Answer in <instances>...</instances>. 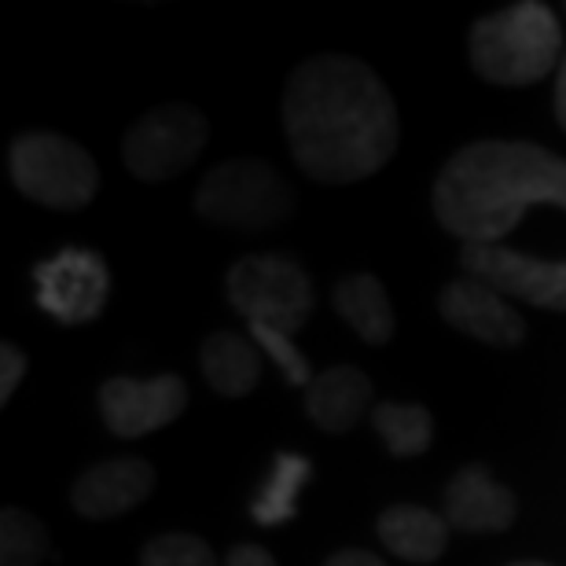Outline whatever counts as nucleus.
<instances>
[{
	"instance_id": "1",
	"label": "nucleus",
	"mask_w": 566,
	"mask_h": 566,
	"mask_svg": "<svg viewBox=\"0 0 566 566\" xmlns=\"http://www.w3.org/2000/svg\"><path fill=\"white\" fill-rule=\"evenodd\" d=\"M280 126L291 158L316 185L346 188L398 155V99L368 63L313 55L283 85Z\"/></svg>"
},
{
	"instance_id": "2",
	"label": "nucleus",
	"mask_w": 566,
	"mask_h": 566,
	"mask_svg": "<svg viewBox=\"0 0 566 566\" xmlns=\"http://www.w3.org/2000/svg\"><path fill=\"white\" fill-rule=\"evenodd\" d=\"M566 210V158L530 140H474L446 158L430 188L434 221L463 247H496L530 207Z\"/></svg>"
},
{
	"instance_id": "3",
	"label": "nucleus",
	"mask_w": 566,
	"mask_h": 566,
	"mask_svg": "<svg viewBox=\"0 0 566 566\" xmlns=\"http://www.w3.org/2000/svg\"><path fill=\"white\" fill-rule=\"evenodd\" d=\"M468 55L482 82L501 88H526L559 71L566 41L556 11L541 0H518V4L474 22Z\"/></svg>"
},
{
	"instance_id": "4",
	"label": "nucleus",
	"mask_w": 566,
	"mask_h": 566,
	"mask_svg": "<svg viewBox=\"0 0 566 566\" xmlns=\"http://www.w3.org/2000/svg\"><path fill=\"white\" fill-rule=\"evenodd\" d=\"M8 177L15 191L44 210H82L99 191L96 158L55 129L19 133L8 144Z\"/></svg>"
},
{
	"instance_id": "5",
	"label": "nucleus",
	"mask_w": 566,
	"mask_h": 566,
	"mask_svg": "<svg viewBox=\"0 0 566 566\" xmlns=\"http://www.w3.org/2000/svg\"><path fill=\"white\" fill-rule=\"evenodd\" d=\"M294 191L265 158H229L196 188V213L232 232H269L291 218Z\"/></svg>"
},
{
	"instance_id": "6",
	"label": "nucleus",
	"mask_w": 566,
	"mask_h": 566,
	"mask_svg": "<svg viewBox=\"0 0 566 566\" xmlns=\"http://www.w3.org/2000/svg\"><path fill=\"white\" fill-rule=\"evenodd\" d=\"M224 294L254 332L298 335L313 316L316 294L310 273L283 254H247L224 273Z\"/></svg>"
},
{
	"instance_id": "7",
	"label": "nucleus",
	"mask_w": 566,
	"mask_h": 566,
	"mask_svg": "<svg viewBox=\"0 0 566 566\" xmlns=\"http://www.w3.org/2000/svg\"><path fill=\"white\" fill-rule=\"evenodd\" d=\"M210 140V126L199 107L163 104L137 118L122 137V163L137 180L163 185L177 180L202 155Z\"/></svg>"
},
{
	"instance_id": "8",
	"label": "nucleus",
	"mask_w": 566,
	"mask_h": 566,
	"mask_svg": "<svg viewBox=\"0 0 566 566\" xmlns=\"http://www.w3.org/2000/svg\"><path fill=\"white\" fill-rule=\"evenodd\" d=\"M33 283H38V305L63 327L93 324L111 298V269L88 247H66L44 258L33 269Z\"/></svg>"
},
{
	"instance_id": "9",
	"label": "nucleus",
	"mask_w": 566,
	"mask_h": 566,
	"mask_svg": "<svg viewBox=\"0 0 566 566\" xmlns=\"http://www.w3.org/2000/svg\"><path fill=\"white\" fill-rule=\"evenodd\" d=\"M460 269L474 280L490 283L504 298L537 305V310L566 313V262L512 251V247H463Z\"/></svg>"
},
{
	"instance_id": "10",
	"label": "nucleus",
	"mask_w": 566,
	"mask_h": 566,
	"mask_svg": "<svg viewBox=\"0 0 566 566\" xmlns=\"http://www.w3.org/2000/svg\"><path fill=\"white\" fill-rule=\"evenodd\" d=\"M96 405L111 434L133 441L180 420V412L188 409V387L174 371H163L155 379L115 376L99 387Z\"/></svg>"
},
{
	"instance_id": "11",
	"label": "nucleus",
	"mask_w": 566,
	"mask_h": 566,
	"mask_svg": "<svg viewBox=\"0 0 566 566\" xmlns=\"http://www.w3.org/2000/svg\"><path fill=\"white\" fill-rule=\"evenodd\" d=\"M438 313L449 327H457L460 335L485 343L493 349H515L526 338V321L515 310L512 298H504L501 291L490 283L460 273L449 280L438 294Z\"/></svg>"
},
{
	"instance_id": "12",
	"label": "nucleus",
	"mask_w": 566,
	"mask_h": 566,
	"mask_svg": "<svg viewBox=\"0 0 566 566\" xmlns=\"http://www.w3.org/2000/svg\"><path fill=\"white\" fill-rule=\"evenodd\" d=\"M158 482L155 468L144 457H107L85 468L71 485L74 515L88 523H107V518L129 515L151 496Z\"/></svg>"
},
{
	"instance_id": "13",
	"label": "nucleus",
	"mask_w": 566,
	"mask_h": 566,
	"mask_svg": "<svg viewBox=\"0 0 566 566\" xmlns=\"http://www.w3.org/2000/svg\"><path fill=\"white\" fill-rule=\"evenodd\" d=\"M441 515L460 534H504L515 523L518 504L515 493L493 471H485L482 463H471V468H463L449 479L446 512Z\"/></svg>"
},
{
	"instance_id": "14",
	"label": "nucleus",
	"mask_w": 566,
	"mask_h": 566,
	"mask_svg": "<svg viewBox=\"0 0 566 566\" xmlns=\"http://www.w3.org/2000/svg\"><path fill=\"white\" fill-rule=\"evenodd\" d=\"M371 405V379L357 365H332L316 371L305 387V416L324 430V434H349L357 430Z\"/></svg>"
},
{
	"instance_id": "15",
	"label": "nucleus",
	"mask_w": 566,
	"mask_h": 566,
	"mask_svg": "<svg viewBox=\"0 0 566 566\" xmlns=\"http://www.w3.org/2000/svg\"><path fill=\"white\" fill-rule=\"evenodd\" d=\"M262 346L251 335L240 332H213L199 346V371L202 382L218 398L240 401L258 382H262Z\"/></svg>"
},
{
	"instance_id": "16",
	"label": "nucleus",
	"mask_w": 566,
	"mask_h": 566,
	"mask_svg": "<svg viewBox=\"0 0 566 566\" xmlns=\"http://www.w3.org/2000/svg\"><path fill=\"white\" fill-rule=\"evenodd\" d=\"M449 518L420 504H390L376 518V534L390 556L405 563H438L449 548Z\"/></svg>"
},
{
	"instance_id": "17",
	"label": "nucleus",
	"mask_w": 566,
	"mask_h": 566,
	"mask_svg": "<svg viewBox=\"0 0 566 566\" xmlns=\"http://www.w3.org/2000/svg\"><path fill=\"white\" fill-rule=\"evenodd\" d=\"M335 313L349 324L360 343L368 346H387L394 332H398V313L382 280L376 273H349L335 283L332 291Z\"/></svg>"
},
{
	"instance_id": "18",
	"label": "nucleus",
	"mask_w": 566,
	"mask_h": 566,
	"mask_svg": "<svg viewBox=\"0 0 566 566\" xmlns=\"http://www.w3.org/2000/svg\"><path fill=\"white\" fill-rule=\"evenodd\" d=\"M371 427L398 460L423 457L434 446V416L420 401H379L371 412Z\"/></svg>"
},
{
	"instance_id": "19",
	"label": "nucleus",
	"mask_w": 566,
	"mask_h": 566,
	"mask_svg": "<svg viewBox=\"0 0 566 566\" xmlns=\"http://www.w3.org/2000/svg\"><path fill=\"white\" fill-rule=\"evenodd\" d=\"M310 474H313V463L305 457H298V452H276L273 471H269L265 485L251 501L254 523L258 526L291 523L294 512H298V493H302V485L310 482Z\"/></svg>"
},
{
	"instance_id": "20",
	"label": "nucleus",
	"mask_w": 566,
	"mask_h": 566,
	"mask_svg": "<svg viewBox=\"0 0 566 566\" xmlns=\"http://www.w3.org/2000/svg\"><path fill=\"white\" fill-rule=\"evenodd\" d=\"M49 559V530L27 507L0 515V566H38Z\"/></svg>"
},
{
	"instance_id": "21",
	"label": "nucleus",
	"mask_w": 566,
	"mask_h": 566,
	"mask_svg": "<svg viewBox=\"0 0 566 566\" xmlns=\"http://www.w3.org/2000/svg\"><path fill=\"white\" fill-rule=\"evenodd\" d=\"M140 566H224V563L218 559L210 541L185 534V530H169V534L147 541L140 552Z\"/></svg>"
},
{
	"instance_id": "22",
	"label": "nucleus",
	"mask_w": 566,
	"mask_h": 566,
	"mask_svg": "<svg viewBox=\"0 0 566 566\" xmlns=\"http://www.w3.org/2000/svg\"><path fill=\"white\" fill-rule=\"evenodd\" d=\"M251 338L258 346H262L265 357H273L276 365L283 368V376H287V382H294V387H310L313 376H310V360L302 357V349L294 346L291 335H273V332H254L251 327Z\"/></svg>"
},
{
	"instance_id": "23",
	"label": "nucleus",
	"mask_w": 566,
	"mask_h": 566,
	"mask_svg": "<svg viewBox=\"0 0 566 566\" xmlns=\"http://www.w3.org/2000/svg\"><path fill=\"white\" fill-rule=\"evenodd\" d=\"M22 376H27V354L15 343H0V405L11 401Z\"/></svg>"
},
{
	"instance_id": "24",
	"label": "nucleus",
	"mask_w": 566,
	"mask_h": 566,
	"mask_svg": "<svg viewBox=\"0 0 566 566\" xmlns=\"http://www.w3.org/2000/svg\"><path fill=\"white\" fill-rule=\"evenodd\" d=\"M324 566H390L387 559H379L368 548H338L324 559Z\"/></svg>"
},
{
	"instance_id": "25",
	"label": "nucleus",
	"mask_w": 566,
	"mask_h": 566,
	"mask_svg": "<svg viewBox=\"0 0 566 566\" xmlns=\"http://www.w3.org/2000/svg\"><path fill=\"white\" fill-rule=\"evenodd\" d=\"M224 566H280L262 545H235L229 556H224Z\"/></svg>"
},
{
	"instance_id": "26",
	"label": "nucleus",
	"mask_w": 566,
	"mask_h": 566,
	"mask_svg": "<svg viewBox=\"0 0 566 566\" xmlns=\"http://www.w3.org/2000/svg\"><path fill=\"white\" fill-rule=\"evenodd\" d=\"M552 104H556V118L566 133V55H563L559 71H556V96H552Z\"/></svg>"
},
{
	"instance_id": "27",
	"label": "nucleus",
	"mask_w": 566,
	"mask_h": 566,
	"mask_svg": "<svg viewBox=\"0 0 566 566\" xmlns=\"http://www.w3.org/2000/svg\"><path fill=\"white\" fill-rule=\"evenodd\" d=\"M512 566H552V563H537V559H526V563H512Z\"/></svg>"
}]
</instances>
